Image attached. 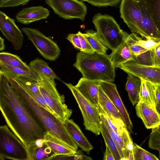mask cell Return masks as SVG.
Returning <instances> with one entry per match:
<instances>
[{
  "instance_id": "12",
  "label": "cell",
  "mask_w": 160,
  "mask_h": 160,
  "mask_svg": "<svg viewBox=\"0 0 160 160\" xmlns=\"http://www.w3.org/2000/svg\"><path fill=\"white\" fill-rule=\"evenodd\" d=\"M0 29L2 35L12 44L15 50L21 49L23 41L21 31L16 24L15 20L1 11L0 12Z\"/></svg>"
},
{
  "instance_id": "3",
  "label": "cell",
  "mask_w": 160,
  "mask_h": 160,
  "mask_svg": "<svg viewBox=\"0 0 160 160\" xmlns=\"http://www.w3.org/2000/svg\"><path fill=\"white\" fill-rule=\"evenodd\" d=\"M73 66L82 74V77L92 80L112 82L115 78V68L109 55L97 52L77 53Z\"/></svg>"
},
{
  "instance_id": "9",
  "label": "cell",
  "mask_w": 160,
  "mask_h": 160,
  "mask_svg": "<svg viewBox=\"0 0 160 160\" xmlns=\"http://www.w3.org/2000/svg\"><path fill=\"white\" fill-rule=\"evenodd\" d=\"M46 3L54 13L65 19L85 20L87 9L85 5L78 0H45Z\"/></svg>"
},
{
  "instance_id": "30",
  "label": "cell",
  "mask_w": 160,
  "mask_h": 160,
  "mask_svg": "<svg viewBox=\"0 0 160 160\" xmlns=\"http://www.w3.org/2000/svg\"><path fill=\"white\" fill-rule=\"evenodd\" d=\"M157 28L160 32V0H143Z\"/></svg>"
},
{
  "instance_id": "4",
  "label": "cell",
  "mask_w": 160,
  "mask_h": 160,
  "mask_svg": "<svg viewBox=\"0 0 160 160\" xmlns=\"http://www.w3.org/2000/svg\"><path fill=\"white\" fill-rule=\"evenodd\" d=\"M98 35L103 43L113 51L124 41L127 33L121 30L109 15L98 13L92 19Z\"/></svg>"
},
{
  "instance_id": "20",
  "label": "cell",
  "mask_w": 160,
  "mask_h": 160,
  "mask_svg": "<svg viewBox=\"0 0 160 160\" xmlns=\"http://www.w3.org/2000/svg\"><path fill=\"white\" fill-rule=\"evenodd\" d=\"M126 89L129 99L133 106L139 101V93L141 81V78L131 73H127Z\"/></svg>"
},
{
  "instance_id": "13",
  "label": "cell",
  "mask_w": 160,
  "mask_h": 160,
  "mask_svg": "<svg viewBox=\"0 0 160 160\" xmlns=\"http://www.w3.org/2000/svg\"><path fill=\"white\" fill-rule=\"evenodd\" d=\"M100 86L118 110L121 119L129 133H132V124L118 91L116 85L112 82L101 81Z\"/></svg>"
},
{
  "instance_id": "2",
  "label": "cell",
  "mask_w": 160,
  "mask_h": 160,
  "mask_svg": "<svg viewBox=\"0 0 160 160\" xmlns=\"http://www.w3.org/2000/svg\"><path fill=\"white\" fill-rule=\"evenodd\" d=\"M7 76L10 85L19 98L42 122L48 131L68 147L77 151L78 147L70 136L64 124L39 105L13 78Z\"/></svg>"
},
{
  "instance_id": "36",
  "label": "cell",
  "mask_w": 160,
  "mask_h": 160,
  "mask_svg": "<svg viewBox=\"0 0 160 160\" xmlns=\"http://www.w3.org/2000/svg\"><path fill=\"white\" fill-rule=\"evenodd\" d=\"M86 1L92 5L98 7L116 6L122 0H81Z\"/></svg>"
},
{
  "instance_id": "7",
  "label": "cell",
  "mask_w": 160,
  "mask_h": 160,
  "mask_svg": "<svg viewBox=\"0 0 160 160\" xmlns=\"http://www.w3.org/2000/svg\"><path fill=\"white\" fill-rule=\"evenodd\" d=\"M64 83L72 92L78 104L85 129L96 135H99L100 133V112L97 106L86 98L75 86L70 83Z\"/></svg>"
},
{
  "instance_id": "35",
  "label": "cell",
  "mask_w": 160,
  "mask_h": 160,
  "mask_svg": "<svg viewBox=\"0 0 160 160\" xmlns=\"http://www.w3.org/2000/svg\"><path fill=\"white\" fill-rule=\"evenodd\" d=\"M152 130L149 139L148 147L150 149L159 151V158H160V129L157 128Z\"/></svg>"
},
{
  "instance_id": "16",
  "label": "cell",
  "mask_w": 160,
  "mask_h": 160,
  "mask_svg": "<svg viewBox=\"0 0 160 160\" xmlns=\"http://www.w3.org/2000/svg\"><path fill=\"white\" fill-rule=\"evenodd\" d=\"M142 18L139 22L138 34L145 38L147 37L160 38V32L157 28L143 0H139Z\"/></svg>"
},
{
  "instance_id": "21",
  "label": "cell",
  "mask_w": 160,
  "mask_h": 160,
  "mask_svg": "<svg viewBox=\"0 0 160 160\" xmlns=\"http://www.w3.org/2000/svg\"><path fill=\"white\" fill-rule=\"evenodd\" d=\"M44 139L45 144L54 152L53 156L74 153L77 151L68 147L48 132Z\"/></svg>"
},
{
  "instance_id": "34",
  "label": "cell",
  "mask_w": 160,
  "mask_h": 160,
  "mask_svg": "<svg viewBox=\"0 0 160 160\" xmlns=\"http://www.w3.org/2000/svg\"><path fill=\"white\" fill-rule=\"evenodd\" d=\"M90 157L85 155L81 150L77 151L74 153L65 155H53L49 159L50 160H92Z\"/></svg>"
},
{
  "instance_id": "8",
  "label": "cell",
  "mask_w": 160,
  "mask_h": 160,
  "mask_svg": "<svg viewBox=\"0 0 160 160\" xmlns=\"http://www.w3.org/2000/svg\"><path fill=\"white\" fill-rule=\"evenodd\" d=\"M22 30L46 59L54 61L58 58L60 50L57 44L50 38L35 28H24Z\"/></svg>"
},
{
  "instance_id": "38",
  "label": "cell",
  "mask_w": 160,
  "mask_h": 160,
  "mask_svg": "<svg viewBox=\"0 0 160 160\" xmlns=\"http://www.w3.org/2000/svg\"><path fill=\"white\" fill-rule=\"evenodd\" d=\"M78 34L81 42L82 50L80 51L85 52H93L95 51L93 49L89 42L85 37L83 33L79 31Z\"/></svg>"
},
{
  "instance_id": "45",
  "label": "cell",
  "mask_w": 160,
  "mask_h": 160,
  "mask_svg": "<svg viewBox=\"0 0 160 160\" xmlns=\"http://www.w3.org/2000/svg\"><path fill=\"white\" fill-rule=\"evenodd\" d=\"M158 87V88H159V90H160V85H157Z\"/></svg>"
},
{
  "instance_id": "27",
  "label": "cell",
  "mask_w": 160,
  "mask_h": 160,
  "mask_svg": "<svg viewBox=\"0 0 160 160\" xmlns=\"http://www.w3.org/2000/svg\"><path fill=\"white\" fill-rule=\"evenodd\" d=\"M0 62L24 70H32L29 66L23 62L19 57L9 52H1L0 53Z\"/></svg>"
},
{
  "instance_id": "25",
  "label": "cell",
  "mask_w": 160,
  "mask_h": 160,
  "mask_svg": "<svg viewBox=\"0 0 160 160\" xmlns=\"http://www.w3.org/2000/svg\"><path fill=\"white\" fill-rule=\"evenodd\" d=\"M28 65L31 69L37 75H43L54 79L60 80L49 67L48 64L41 59L36 58L31 61Z\"/></svg>"
},
{
  "instance_id": "41",
  "label": "cell",
  "mask_w": 160,
  "mask_h": 160,
  "mask_svg": "<svg viewBox=\"0 0 160 160\" xmlns=\"http://www.w3.org/2000/svg\"><path fill=\"white\" fill-rule=\"evenodd\" d=\"M155 108L157 112L160 115V90L157 85H156Z\"/></svg>"
},
{
  "instance_id": "11",
  "label": "cell",
  "mask_w": 160,
  "mask_h": 160,
  "mask_svg": "<svg viewBox=\"0 0 160 160\" xmlns=\"http://www.w3.org/2000/svg\"><path fill=\"white\" fill-rule=\"evenodd\" d=\"M118 68L155 85H160V66L141 64L131 60L120 65Z\"/></svg>"
},
{
  "instance_id": "24",
  "label": "cell",
  "mask_w": 160,
  "mask_h": 160,
  "mask_svg": "<svg viewBox=\"0 0 160 160\" xmlns=\"http://www.w3.org/2000/svg\"><path fill=\"white\" fill-rule=\"evenodd\" d=\"M98 103V107L107 114L116 118L121 119L118 110L100 86L99 88Z\"/></svg>"
},
{
  "instance_id": "14",
  "label": "cell",
  "mask_w": 160,
  "mask_h": 160,
  "mask_svg": "<svg viewBox=\"0 0 160 160\" xmlns=\"http://www.w3.org/2000/svg\"><path fill=\"white\" fill-rule=\"evenodd\" d=\"M137 116L141 118L147 129L160 127V115L155 108L147 102L139 100L135 106Z\"/></svg>"
},
{
  "instance_id": "40",
  "label": "cell",
  "mask_w": 160,
  "mask_h": 160,
  "mask_svg": "<svg viewBox=\"0 0 160 160\" xmlns=\"http://www.w3.org/2000/svg\"><path fill=\"white\" fill-rule=\"evenodd\" d=\"M151 50L153 66H160V45Z\"/></svg>"
},
{
  "instance_id": "37",
  "label": "cell",
  "mask_w": 160,
  "mask_h": 160,
  "mask_svg": "<svg viewBox=\"0 0 160 160\" xmlns=\"http://www.w3.org/2000/svg\"><path fill=\"white\" fill-rule=\"evenodd\" d=\"M30 0H0V7L7 8L24 5Z\"/></svg>"
},
{
  "instance_id": "39",
  "label": "cell",
  "mask_w": 160,
  "mask_h": 160,
  "mask_svg": "<svg viewBox=\"0 0 160 160\" xmlns=\"http://www.w3.org/2000/svg\"><path fill=\"white\" fill-rule=\"evenodd\" d=\"M66 38L72 43L75 48L80 51L81 50L80 40L78 33L69 34Z\"/></svg>"
},
{
  "instance_id": "43",
  "label": "cell",
  "mask_w": 160,
  "mask_h": 160,
  "mask_svg": "<svg viewBox=\"0 0 160 160\" xmlns=\"http://www.w3.org/2000/svg\"><path fill=\"white\" fill-rule=\"evenodd\" d=\"M45 139H39L37 140L34 142L35 145L37 147H42L45 144Z\"/></svg>"
},
{
  "instance_id": "42",
  "label": "cell",
  "mask_w": 160,
  "mask_h": 160,
  "mask_svg": "<svg viewBox=\"0 0 160 160\" xmlns=\"http://www.w3.org/2000/svg\"><path fill=\"white\" fill-rule=\"evenodd\" d=\"M103 159L104 160H115L112 152L107 145H106V150Z\"/></svg>"
},
{
  "instance_id": "32",
  "label": "cell",
  "mask_w": 160,
  "mask_h": 160,
  "mask_svg": "<svg viewBox=\"0 0 160 160\" xmlns=\"http://www.w3.org/2000/svg\"><path fill=\"white\" fill-rule=\"evenodd\" d=\"M133 160H158L155 155L143 149L135 143L133 144Z\"/></svg>"
},
{
  "instance_id": "19",
  "label": "cell",
  "mask_w": 160,
  "mask_h": 160,
  "mask_svg": "<svg viewBox=\"0 0 160 160\" xmlns=\"http://www.w3.org/2000/svg\"><path fill=\"white\" fill-rule=\"evenodd\" d=\"M125 38L123 42L109 55L110 61L115 68H118L120 65L125 62L133 60V56L126 43Z\"/></svg>"
},
{
  "instance_id": "1",
  "label": "cell",
  "mask_w": 160,
  "mask_h": 160,
  "mask_svg": "<svg viewBox=\"0 0 160 160\" xmlns=\"http://www.w3.org/2000/svg\"><path fill=\"white\" fill-rule=\"evenodd\" d=\"M0 109L7 125L27 151L37 140L45 139L48 132L45 127L19 98L7 75L0 70Z\"/></svg>"
},
{
  "instance_id": "44",
  "label": "cell",
  "mask_w": 160,
  "mask_h": 160,
  "mask_svg": "<svg viewBox=\"0 0 160 160\" xmlns=\"http://www.w3.org/2000/svg\"><path fill=\"white\" fill-rule=\"evenodd\" d=\"M5 47L4 44V39L0 37V51H3L5 49Z\"/></svg>"
},
{
  "instance_id": "17",
  "label": "cell",
  "mask_w": 160,
  "mask_h": 160,
  "mask_svg": "<svg viewBox=\"0 0 160 160\" xmlns=\"http://www.w3.org/2000/svg\"><path fill=\"white\" fill-rule=\"evenodd\" d=\"M101 81L90 80L82 77L75 87L86 98L98 107L99 88Z\"/></svg>"
},
{
  "instance_id": "22",
  "label": "cell",
  "mask_w": 160,
  "mask_h": 160,
  "mask_svg": "<svg viewBox=\"0 0 160 160\" xmlns=\"http://www.w3.org/2000/svg\"><path fill=\"white\" fill-rule=\"evenodd\" d=\"M0 70L6 75L12 77H24L30 78L39 82L40 78L33 71H27L11 66L0 62Z\"/></svg>"
},
{
  "instance_id": "18",
  "label": "cell",
  "mask_w": 160,
  "mask_h": 160,
  "mask_svg": "<svg viewBox=\"0 0 160 160\" xmlns=\"http://www.w3.org/2000/svg\"><path fill=\"white\" fill-rule=\"evenodd\" d=\"M64 124L70 136L82 150L89 155L93 147L72 119L66 120Z\"/></svg>"
},
{
  "instance_id": "33",
  "label": "cell",
  "mask_w": 160,
  "mask_h": 160,
  "mask_svg": "<svg viewBox=\"0 0 160 160\" xmlns=\"http://www.w3.org/2000/svg\"><path fill=\"white\" fill-rule=\"evenodd\" d=\"M125 41L133 57H137L146 52L148 50L137 45L135 42L134 33H127Z\"/></svg>"
},
{
  "instance_id": "15",
  "label": "cell",
  "mask_w": 160,
  "mask_h": 160,
  "mask_svg": "<svg viewBox=\"0 0 160 160\" xmlns=\"http://www.w3.org/2000/svg\"><path fill=\"white\" fill-rule=\"evenodd\" d=\"M50 15L48 9L42 6H32L23 8L16 16L17 22L23 24L46 19Z\"/></svg>"
},
{
  "instance_id": "26",
  "label": "cell",
  "mask_w": 160,
  "mask_h": 160,
  "mask_svg": "<svg viewBox=\"0 0 160 160\" xmlns=\"http://www.w3.org/2000/svg\"><path fill=\"white\" fill-rule=\"evenodd\" d=\"M100 132L107 145L112 152L115 160H121V158L116 144L112 139L104 121L103 115L100 112Z\"/></svg>"
},
{
  "instance_id": "6",
  "label": "cell",
  "mask_w": 160,
  "mask_h": 160,
  "mask_svg": "<svg viewBox=\"0 0 160 160\" xmlns=\"http://www.w3.org/2000/svg\"><path fill=\"white\" fill-rule=\"evenodd\" d=\"M8 127L0 126V160H28L26 147Z\"/></svg>"
},
{
  "instance_id": "31",
  "label": "cell",
  "mask_w": 160,
  "mask_h": 160,
  "mask_svg": "<svg viewBox=\"0 0 160 160\" xmlns=\"http://www.w3.org/2000/svg\"><path fill=\"white\" fill-rule=\"evenodd\" d=\"M134 37L136 44L147 50L152 49L160 45V38L148 37L145 40H142L135 33H134Z\"/></svg>"
},
{
  "instance_id": "10",
  "label": "cell",
  "mask_w": 160,
  "mask_h": 160,
  "mask_svg": "<svg viewBox=\"0 0 160 160\" xmlns=\"http://www.w3.org/2000/svg\"><path fill=\"white\" fill-rule=\"evenodd\" d=\"M120 17L132 33L138 34L142 12L139 0H122Z\"/></svg>"
},
{
  "instance_id": "23",
  "label": "cell",
  "mask_w": 160,
  "mask_h": 160,
  "mask_svg": "<svg viewBox=\"0 0 160 160\" xmlns=\"http://www.w3.org/2000/svg\"><path fill=\"white\" fill-rule=\"evenodd\" d=\"M141 78V84L139 93V100L145 101L155 108L156 85Z\"/></svg>"
},
{
  "instance_id": "28",
  "label": "cell",
  "mask_w": 160,
  "mask_h": 160,
  "mask_svg": "<svg viewBox=\"0 0 160 160\" xmlns=\"http://www.w3.org/2000/svg\"><path fill=\"white\" fill-rule=\"evenodd\" d=\"M83 35L96 52L106 54L108 48L103 43L97 35L96 32L88 30Z\"/></svg>"
},
{
  "instance_id": "5",
  "label": "cell",
  "mask_w": 160,
  "mask_h": 160,
  "mask_svg": "<svg viewBox=\"0 0 160 160\" xmlns=\"http://www.w3.org/2000/svg\"><path fill=\"white\" fill-rule=\"evenodd\" d=\"M40 81V92L48 106L54 112L55 116L63 124L69 119L72 110L64 103L65 97L57 90L54 79L43 75H38Z\"/></svg>"
},
{
  "instance_id": "29",
  "label": "cell",
  "mask_w": 160,
  "mask_h": 160,
  "mask_svg": "<svg viewBox=\"0 0 160 160\" xmlns=\"http://www.w3.org/2000/svg\"><path fill=\"white\" fill-rule=\"evenodd\" d=\"M54 154L51 149L45 143L41 147H37L34 144L28 155V160H49Z\"/></svg>"
}]
</instances>
